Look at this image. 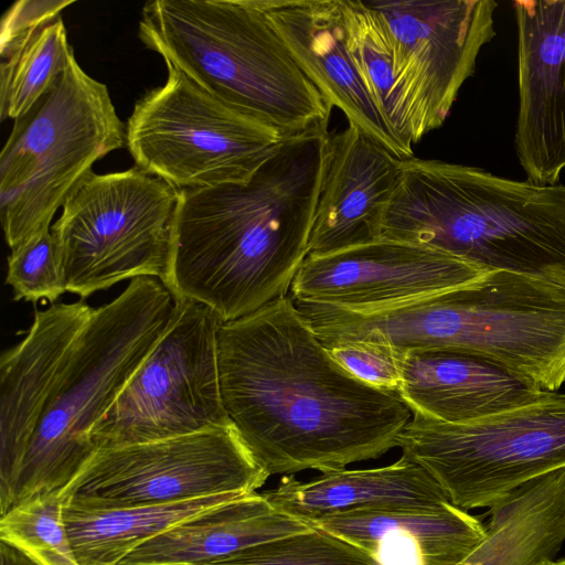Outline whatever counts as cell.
I'll use <instances>...</instances> for the list:
<instances>
[{"label": "cell", "instance_id": "5", "mask_svg": "<svg viewBox=\"0 0 565 565\" xmlns=\"http://www.w3.org/2000/svg\"><path fill=\"white\" fill-rule=\"evenodd\" d=\"M141 42L207 92L284 137L327 129L332 106L296 64L258 0H156Z\"/></svg>", "mask_w": 565, "mask_h": 565}, {"label": "cell", "instance_id": "26", "mask_svg": "<svg viewBox=\"0 0 565 565\" xmlns=\"http://www.w3.org/2000/svg\"><path fill=\"white\" fill-rule=\"evenodd\" d=\"M0 541L38 565H81L64 523L60 493L33 497L1 514Z\"/></svg>", "mask_w": 565, "mask_h": 565}, {"label": "cell", "instance_id": "27", "mask_svg": "<svg viewBox=\"0 0 565 565\" xmlns=\"http://www.w3.org/2000/svg\"><path fill=\"white\" fill-rule=\"evenodd\" d=\"M209 565H377L364 551L320 529L254 545Z\"/></svg>", "mask_w": 565, "mask_h": 565}, {"label": "cell", "instance_id": "20", "mask_svg": "<svg viewBox=\"0 0 565 565\" xmlns=\"http://www.w3.org/2000/svg\"><path fill=\"white\" fill-rule=\"evenodd\" d=\"M545 392L483 356L419 349L404 353L397 394L413 414L468 424L533 402Z\"/></svg>", "mask_w": 565, "mask_h": 565}, {"label": "cell", "instance_id": "23", "mask_svg": "<svg viewBox=\"0 0 565 565\" xmlns=\"http://www.w3.org/2000/svg\"><path fill=\"white\" fill-rule=\"evenodd\" d=\"M243 495L227 493L132 507H88L63 501V519L81 565H119L151 537Z\"/></svg>", "mask_w": 565, "mask_h": 565}, {"label": "cell", "instance_id": "32", "mask_svg": "<svg viewBox=\"0 0 565 565\" xmlns=\"http://www.w3.org/2000/svg\"><path fill=\"white\" fill-rule=\"evenodd\" d=\"M534 565H565V557L562 558H551V559H544L540 563H536Z\"/></svg>", "mask_w": 565, "mask_h": 565}, {"label": "cell", "instance_id": "30", "mask_svg": "<svg viewBox=\"0 0 565 565\" xmlns=\"http://www.w3.org/2000/svg\"><path fill=\"white\" fill-rule=\"evenodd\" d=\"M74 1L21 0L3 14L0 24V55L6 57L12 49L44 24L53 21Z\"/></svg>", "mask_w": 565, "mask_h": 565}, {"label": "cell", "instance_id": "31", "mask_svg": "<svg viewBox=\"0 0 565 565\" xmlns=\"http://www.w3.org/2000/svg\"><path fill=\"white\" fill-rule=\"evenodd\" d=\"M0 565H38L14 546L0 541Z\"/></svg>", "mask_w": 565, "mask_h": 565}, {"label": "cell", "instance_id": "3", "mask_svg": "<svg viewBox=\"0 0 565 565\" xmlns=\"http://www.w3.org/2000/svg\"><path fill=\"white\" fill-rule=\"evenodd\" d=\"M381 238L436 248L490 271L565 267V185L404 159Z\"/></svg>", "mask_w": 565, "mask_h": 565}, {"label": "cell", "instance_id": "10", "mask_svg": "<svg viewBox=\"0 0 565 565\" xmlns=\"http://www.w3.org/2000/svg\"><path fill=\"white\" fill-rule=\"evenodd\" d=\"M166 66L164 84L140 97L126 122L135 166L180 192L247 182L287 137Z\"/></svg>", "mask_w": 565, "mask_h": 565}, {"label": "cell", "instance_id": "9", "mask_svg": "<svg viewBox=\"0 0 565 565\" xmlns=\"http://www.w3.org/2000/svg\"><path fill=\"white\" fill-rule=\"evenodd\" d=\"M397 447L458 508H491L522 484L565 468V393L546 391L468 424L413 414Z\"/></svg>", "mask_w": 565, "mask_h": 565}, {"label": "cell", "instance_id": "22", "mask_svg": "<svg viewBox=\"0 0 565 565\" xmlns=\"http://www.w3.org/2000/svg\"><path fill=\"white\" fill-rule=\"evenodd\" d=\"M262 494L277 509L302 521L363 510L435 507L450 501L416 461L402 457L387 466L342 469L299 481L284 477Z\"/></svg>", "mask_w": 565, "mask_h": 565}, {"label": "cell", "instance_id": "28", "mask_svg": "<svg viewBox=\"0 0 565 565\" xmlns=\"http://www.w3.org/2000/svg\"><path fill=\"white\" fill-rule=\"evenodd\" d=\"M6 284L14 300L54 303L66 292L57 245L51 230L32 237L8 256Z\"/></svg>", "mask_w": 565, "mask_h": 565}, {"label": "cell", "instance_id": "13", "mask_svg": "<svg viewBox=\"0 0 565 565\" xmlns=\"http://www.w3.org/2000/svg\"><path fill=\"white\" fill-rule=\"evenodd\" d=\"M393 53L404 139L419 142L448 118L481 49L495 35L493 0H372Z\"/></svg>", "mask_w": 565, "mask_h": 565}, {"label": "cell", "instance_id": "12", "mask_svg": "<svg viewBox=\"0 0 565 565\" xmlns=\"http://www.w3.org/2000/svg\"><path fill=\"white\" fill-rule=\"evenodd\" d=\"M268 477L230 426L97 450L61 497L88 507L164 504L253 493Z\"/></svg>", "mask_w": 565, "mask_h": 565}, {"label": "cell", "instance_id": "24", "mask_svg": "<svg viewBox=\"0 0 565 565\" xmlns=\"http://www.w3.org/2000/svg\"><path fill=\"white\" fill-rule=\"evenodd\" d=\"M72 52L62 15L12 49L0 65L1 120L24 116L56 84Z\"/></svg>", "mask_w": 565, "mask_h": 565}, {"label": "cell", "instance_id": "21", "mask_svg": "<svg viewBox=\"0 0 565 565\" xmlns=\"http://www.w3.org/2000/svg\"><path fill=\"white\" fill-rule=\"evenodd\" d=\"M311 529L256 491L173 525L136 547L119 565H209Z\"/></svg>", "mask_w": 565, "mask_h": 565}, {"label": "cell", "instance_id": "18", "mask_svg": "<svg viewBox=\"0 0 565 565\" xmlns=\"http://www.w3.org/2000/svg\"><path fill=\"white\" fill-rule=\"evenodd\" d=\"M289 54L332 107L396 158L413 147L386 126L347 51L340 0H258Z\"/></svg>", "mask_w": 565, "mask_h": 565}, {"label": "cell", "instance_id": "29", "mask_svg": "<svg viewBox=\"0 0 565 565\" xmlns=\"http://www.w3.org/2000/svg\"><path fill=\"white\" fill-rule=\"evenodd\" d=\"M347 372L380 390L397 393L402 383L404 353L397 349L364 341H350L327 348Z\"/></svg>", "mask_w": 565, "mask_h": 565}, {"label": "cell", "instance_id": "11", "mask_svg": "<svg viewBox=\"0 0 565 565\" xmlns=\"http://www.w3.org/2000/svg\"><path fill=\"white\" fill-rule=\"evenodd\" d=\"M222 323L209 307L174 298L163 334L93 428L95 452L233 426L218 373Z\"/></svg>", "mask_w": 565, "mask_h": 565}, {"label": "cell", "instance_id": "25", "mask_svg": "<svg viewBox=\"0 0 565 565\" xmlns=\"http://www.w3.org/2000/svg\"><path fill=\"white\" fill-rule=\"evenodd\" d=\"M344 43L352 64L388 129L404 143V122L395 87L393 53L377 12L364 0H340Z\"/></svg>", "mask_w": 565, "mask_h": 565}, {"label": "cell", "instance_id": "7", "mask_svg": "<svg viewBox=\"0 0 565 565\" xmlns=\"http://www.w3.org/2000/svg\"><path fill=\"white\" fill-rule=\"evenodd\" d=\"M126 147L107 86L74 52L56 84L14 120L0 154V218L14 249L44 231L96 161Z\"/></svg>", "mask_w": 565, "mask_h": 565}, {"label": "cell", "instance_id": "16", "mask_svg": "<svg viewBox=\"0 0 565 565\" xmlns=\"http://www.w3.org/2000/svg\"><path fill=\"white\" fill-rule=\"evenodd\" d=\"M401 174V159L359 128L328 134L307 256L381 238Z\"/></svg>", "mask_w": 565, "mask_h": 565}, {"label": "cell", "instance_id": "17", "mask_svg": "<svg viewBox=\"0 0 565 565\" xmlns=\"http://www.w3.org/2000/svg\"><path fill=\"white\" fill-rule=\"evenodd\" d=\"M94 308L85 299L36 310L24 339L0 361V515L12 502L15 480L53 382Z\"/></svg>", "mask_w": 565, "mask_h": 565}, {"label": "cell", "instance_id": "8", "mask_svg": "<svg viewBox=\"0 0 565 565\" xmlns=\"http://www.w3.org/2000/svg\"><path fill=\"white\" fill-rule=\"evenodd\" d=\"M180 191L143 169L90 173L51 226L66 291L86 299L122 280L168 276Z\"/></svg>", "mask_w": 565, "mask_h": 565}, {"label": "cell", "instance_id": "6", "mask_svg": "<svg viewBox=\"0 0 565 565\" xmlns=\"http://www.w3.org/2000/svg\"><path fill=\"white\" fill-rule=\"evenodd\" d=\"M173 308L170 290L150 277L130 280L114 300L94 308L49 392L11 508L61 494L74 480L95 454L93 428L159 341Z\"/></svg>", "mask_w": 565, "mask_h": 565}, {"label": "cell", "instance_id": "2", "mask_svg": "<svg viewBox=\"0 0 565 565\" xmlns=\"http://www.w3.org/2000/svg\"><path fill=\"white\" fill-rule=\"evenodd\" d=\"M327 136L285 138L247 182L180 192L162 282L173 298L228 322L287 296L308 255Z\"/></svg>", "mask_w": 565, "mask_h": 565}, {"label": "cell", "instance_id": "4", "mask_svg": "<svg viewBox=\"0 0 565 565\" xmlns=\"http://www.w3.org/2000/svg\"><path fill=\"white\" fill-rule=\"evenodd\" d=\"M349 335L401 352L483 356L543 391L565 383V267L491 270L478 282L392 308L351 313Z\"/></svg>", "mask_w": 565, "mask_h": 565}, {"label": "cell", "instance_id": "19", "mask_svg": "<svg viewBox=\"0 0 565 565\" xmlns=\"http://www.w3.org/2000/svg\"><path fill=\"white\" fill-rule=\"evenodd\" d=\"M305 522L361 548L377 565H459L487 534L481 518L450 501L331 514Z\"/></svg>", "mask_w": 565, "mask_h": 565}, {"label": "cell", "instance_id": "15", "mask_svg": "<svg viewBox=\"0 0 565 565\" xmlns=\"http://www.w3.org/2000/svg\"><path fill=\"white\" fill-rule=\"evenodd\" d=\"M519 110L514 147L527 180L565 169V0H516Z\"/></svg>", "mask_w": 565, "mask_h": 565}, {"label": "cell", "instance_id": "14", "mask_svg": "<svg viewBox=\"0 0 565 565\" xmlns=\"http://www.w3.org/2000/svg\"><path fill=\"white\" fill-rule=\"evenodd\" d=\"M489 273L436 248L380 238L307 256L290 290L296 301L372 312L478 282Z\"/></svg>", "mask_w": 565, "mask_h": 565}, {"label": "cell", "instance_id": "1", "mask_svg": "<svg viewBox=\"0 0 565 565\" xmlns=\"http://www.w3.org/2000/svg\"><path fill=\"white\" fill-rule=\"evenodd\" d=\"M217 359L230 420L269 477L376 459L413 414L338 364L289 296L223 322Z\"/></svg>", "mask_w": 565, "mask_h": 565}]
</instances>
